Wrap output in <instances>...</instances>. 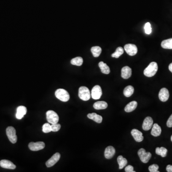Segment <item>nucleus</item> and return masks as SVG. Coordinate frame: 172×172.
<instances>
[{
  "mask_svg": "<svg viewBox=\"0 0 172 172\" xmlns=\"http://www.w3.org/2000/svg\"><path fill=\"white\" fill-rule=\"evenodd\" d=\"M137 105H138V103H137V102L133 101V102H130L127 105H126V107H125V109H124V110L126 112H132V111L135 110L136 108H137Z\"/></svg>",
  "mask_w": 172,
  "mask_h": 172,
  "instance_id": "obj_21",
  "label": "nucleus"
},
{
  "mask_svg": "<svg viewBox=\"0 0 172 172\" xmlns=\"http://www.w3.org/2000/svg\"><path fill=\"white\" fill-rule=\"evenodd\" d=\"M138 154L140 160L143 163H147L152 157V154L150 152H146L143 148L140 149L138 151Z\"/></svg>",
  "mask_w": 172,
  "mask_h": 172,
  "instance_id": "obj_5",
  "label": "nucleus"
},
{
  "mask_svg": "<svg viewBox=\"0 0 172 172\" xmlns=\"http://www.w3.org/2000/svg\"><path fill=\"white\" fill-rule=\"evenodd\" d=\"M124 50L130 56H135L138 52V49L136 46L132 44H126L125 45Z\"/></svg>",
  "mask_w": 172,
  "mask_h": 172,
  "instance_id": "obj_8",
  "label": "nucleus"
},
{
  "mask_svg": "<svg viewBox=\"0 0 172 172\" xmlns=\"http://www.w3.org/2000/svg\"><path fill=\"white\" fill-rule=\"evenodd\" d=\"M144 30L146 34H150L152 33V27L150 22H147L144 26Z\"/></svg>",
  "mask_w": 172,
  "mask_h": 172,
  "instance_id": "obj_31",
  "label": "nucleus"
},
{
  "mask_svg": "<svg viewBox=\"0 0 172 172\" xmlns=\"http://www.w3.org/2000/svg\"><path fill=\"white\" fill-rule=\"evenodd\" d=\"M98 66L101 69L102 73L103 74H109L110 73V69L106 63L101 61L98 63Z\"/></svg>",
  "mask_w": 172,
  "mask_h": 172,
  "instance_id": "obj_22",
  "label": "nucleus"
},
{
  "mask_svg": "<svg viewBox=\"0 0 172 172\" xmlns=\"http://www.w3.org/2000/svg\"><path fill=\"white\" fill-rule=\"evenodd\" d=\"M27 109L24 106H19L17 109L16 118L18 120H21L26 114Z\"/></svg>",
  "mask_w": 172,
  "mask_h": 172,
  "instance_id": "obj_17",
  "label": "nucleus"
},
{
  "mask_svg": "<svg viewBox=\"0 0 172 172\" xmlns=\"http://www.w3.org/2000/svg\"><path fill=\"white\" fill-rule=\"evenodd\" d=\"M6 134L9 140L12 143H15L17 142V137L16 135V130L12 126H9L7 128Z\"/></svg>",
  "mask_w": 172,
  "mask_h": 172,
  "instance_id": "obj_4",
  "label": "nucleus"
},
{
  "mask_svg": "<svg viewBox=\"0 0 172 172\" xmlns=\"http://www.w3.org/2000/svg\"><path fill=\"white\" fill-rule=\"evenodd\" d=\"M93 107L96 110L106 109L108 107V104L104 101H99L94 104Z\"/></svg>",
  "mask_w": 172,
  "mask_h": 172,
  "instance_id": "obj_20",
  "label": "nucleus"
},
{
  "mask_svg": "<svg viewBox=\"0 0 172 172\" xmlns=\"http://www.w3.org/2000/svg\"><path fill=\"white\" fill-rule=\"evenodd\" d=\"M168 68H169V70H170L172 73V63H171V64L169 65Z\"/></svg>",
  "mask_w": 172,
  "mask_h": 172,
  "instance_id": "obj_37",
  "label": "nucleus"
},
{
  "mask_svg": "<svg viewBox=\"0 0 172 172\" xmlns=\"http://www.w3.org/2000/svg\"><path fill=\"white\" fill-rule=\"evenodd\" d=\"M161 46L164 49H172V38L162 41Z\"/></svg>",
  "mask_w": 172,
  "mask_h": 172,
  "instance_id": "obj_25",
  "label": "nucleus"
},
{
  "mask_svg": "<svg viewBox=\"0 0 172 172\" xmlns=\"http://www.w3.org/2000/svg\"><path fill=\"white\" fill-rule=\"evenodd\" d=\"M61 128V125L58 123H54V124H52L51 129L52 131L54 132H56L58 131Z\"/></svg>",
  "mask_w": 172,
  "mask_h": 172,
  "instance_id": "obj_33",
  "label": "nucleus"
},
{
  "mask_svg": "<svg viewBox=\"0 0 172 172\" xmlns=\"http://www.w3.org/2000/svg\"><path fill=\"white\" fill-rule=\"evenodd\" d=\"M132 69L129 66H125L122 69L121 76L124 79H128L132 76Z\"/></svg>",
  "mask_w": 172,
  "mask_h": 172,
  "instance_id": "obj_16",
  "label": "nucleus"
},
{
  "mask_svg": "<svg viewBox=\"0 0 172 172\" xmlns=\"http://www.w3.org/2000/svg\"><path fill=\"white\" fill-rule=\"evenodd\" d=\"M91 51L93 54V57L98 58L101 55L102 49L99 46H93L91 48Z\"/></svg>",
  "mask_w": 172,
  "mask_h": 172,
  "instance_id": "obj_27",
  "label": "nucleus"
},
{
  "mask_svg": "<svg viewBox=\"0 0 172 172\" xmlns=\"http://www.w3.org/2000/svg\"><path fill=\"white\" fill-rule=\"evenodd\" d=\"M115 154V149L112 146H109L105 149L104 156L107 159H110L114 157Z\"/></svg>",
  "mask_w": 172,
  "mask_h": 172,
  "instance_id": "obj_15",
  "label": "nucleus"
},
{
  "mask_svg": "<svg viewBox=\"0 0 172 172\" xmlns=\"http://www.w3.org/2000/svg\"><path fill=\"white\" fill-rule=\"evenodd\" d=\"M159 166L156 164H154L149 167V170L150 172H159L158 171Z\"/></svg>",
  "mask_w": 172,
  "mask_h": 172,
  "instance_id": "obj_32",
  "label": "nucleus"
},
{
  "mask_svg": "<svg viewBox=\"0 0 172 172\" xmlns=\"http://www.w3.org/2000/svg\"><path fill=\"white\" fill-rule=\"evenodd\" d=\"M117 161L119 165V169H122L127 164V160L122 155L118 156Z\"/></svg>",
  "mask_w": 172,
  "mask_h": 172,
  "instance_id": "obj_24",
  "label": "nucleus"
},
{
  "mask_svg": "<svg viewBox=\"0 0 172 172\" xmlns=\"http://www.w3.org/2000/svg\"><path fill=\"white\" fill-rule=\"evenodd\" d=\"M42 130L44 133H48L52 132L51 125L49 123H45L42 127Z\"/></svg>",
  "mask_w": 172,
  "mask_h": 172,
  "instance_id": "obj_30",
  "label": "nucleus"
},
{
  "mask_svg": "<svg viewBox=\"0 0 172 172\" xmlns=\"http://www.w3.org/2000/svg\"><path fill=\"white\" fill-rule=\"evenodd\" d=\"M124 53V50L122 47H118L117 48L116 51L111 55L112 58H119L121 55Z\"/></svg>",
  "mask_w": 172,
  "mask_h": 172,
  "instance_id": "obj_29",
  "label": "nucleus"
},
{
  "mask_svg": "<svg viewBox=\"0 0 172 172\" xmlns=\"http://www.w3.org/2000/svg\"><path fill=\"white\" fill-rule=\"evenodd\" d=\"M167 172H172V166L171 165H168L167 166L166 168Z\"/></svg>",
  "mask_w": 172,
  "mask_h": 172,
  "instance_id": "obj_36",
  "label": "nucleus"
},
{
  "mask_svg": "<svg viewBox=\"0 0 172 172\" xmlns=\"http://www.w3.org/2000/svg\"><path fill=\"white\" fill-rule=\"evenodd\" d=\"M166 125L168 127H172V114L170 116L168 121L167 122Z\"/></svg>",
  "mask_w": 172,
  "mask_h": 172,
  "instance_id": "obj_35",
  "label": "nucleus"
},
{
  "mask_svg": "<svg viewBox=\"0 0 172 172\" xmlns=\"http://www.w3.org/2000/svg\"><path fill=\"white\" fill-rule=\"evenodd\" d=\"M125 171L126 172H135L134 171V167L130 165L127 166L125 167Z\"/></svg>",
  "mask_w": 172,
  "mask_h": 172,
  "instance_id": "obj_34",
  "label": "nucleus"
},
{
  "mask_svg": "<svg viewBox=\"0 0 172 172\" xmlns=\"http://www.w3.org/2000/svg\"><path fill=\"white\" fill-rule=\"evenodd\" d=\"M153 120L151 117H147L143 121L142 129L144 130H149L151 129L153 125Z\"/></svg>",
  "mask_w": 172,
  "mask_h": 172,
  "instance_id": "obj_12",
  "label": "nucleus"
},
{
  "mask_svg": "<svg viewBox=\"0 0 172 172\" xmlns=\"http://www.w3.org/2000/svg\"><path fill=\"white\" fill-rule=\"evenodd\" d=\"M60 154L58 153L54 154L46 163L47 167H51L54 166L55 164L60 159Z\"/></svg>",
  "mask_w": 172,
  "mask_h": 172,
  "instance_id": "obj_10",
  "label": "nucleus"
},
{
  "mask_svg": "<svg viewBox=\"0 0 172 172\" xmlns=\"http://www.w3.org/2000/svg\"><path fill=\"white\" fill-rule=\"evenodd\" d=\"M102 92L101 87L99 85H96L91 90V96L94 99H98L102 97Z\"/></svg>",
  "mask_w": 172,
  "mask_h": 172,
  "instance_id": "obj_9",
  "label": "nucleus"
},
{
  "mask_svg": "<svg viewBox=\"0 0 172 172\" xmlns=\"http://www.w3.org/2000/svg\"><path fill=\"white\" fill-rule=\"evenodd\" d=\"M155 153L158 155H161L162 157H166L167 153V150L166 148L163 147H157L155 150Z\"/></svg>",
  "mask_w": 172,
  "mask_h": 172,
  "instance_id": "obj_26",
  "label": "nucleus"
},
{
  "mask_svg": "<svg viewBox=\"0 0 172 172\" xmlns=\"http://www.w3.org/2000/svg\"><path fill=\"white\" fill-rule=\"evenodd\" d=\"M29 149L32 151H38L42 150L45 148V144L43 142H31L28 145Z\"/></svg>",
  "mask_w": 172,
  "mask_h": 172,
  "instance_id": "obj_7",
  "label": "nucleus"
},
{
  "mask_svg": "<svg viewBox=\"0 0 172 172\" xmlns=\"http://www.w3.org/2000/svg\"><path fill=\"white\" fill-rule=\"evenodd\" d=\"M169 98V92L166 88H162L159 93V98L161 102H166Z\"/></svg>",
  "mask_w": 172,
  "mask_h": 172,
  "instance_id": "obj_11",
  "label": "nucleus"
},
{
  "mask_svg": "<svg viewBox=\"0 0 172 172\" xmlns=\"http://www.w3.org/2000/svg\"><path fill=\"white\" fill-rule=\"evenodd\" d=\"M171 141L172 142V135L171 136Z\"/></svg>",
  "mask_w": 172,
  "mask_h": 172,
  "instance_id": "obj_38",
  "label": "nucleus"
},
{
  "mask_svg": "<svg viewBox=\"0 0 172 172\" xmlns=\"http://www.w3.org/2000/svg\"><path fill=\"white\" fill-rule=\"evenodd\" d=\"M0 166L3 168L9 169H14L16 166L13 164L12 162L7 160H2L0 161Z\"/></svg>",
  "mask_w": 172,
  "mask_h": 172,
  "instance_id": "obj_14",
  "label": "nucleus"
},
{
  "mask_svg": "<svg viewBox=\"0 0 172 172\" xmlns=\"http://www.w3.org/2000/svg\"><path fill=\"white\" fill-rule=\"evenodd\" d=\"M83 63V60L81 57H76L72 59L71 60V64L73 65L80 66L82 65Z\"/></svg>",
  "mask_w": 172,
  "mask_h": 172,
  "instance_id": "obj_28",
  "label": "nucleus"
},
{
  "mask_svg": "<svg viewBox=\"0 0 172 172\" xmlns=\"http://www.w3.org/2000/svg\"><path fill=\"white\" fill-rule=\"evenodd\" d=\"M89 119L93 120L94 122H96L97 123H101L102 122V116L98 115L96 113L88 114L87 115Z\"/></svg>",
  "mask_w": 172,
  "mask_h": 172,
  "instance_id": "obj_19",
  "label": "nucleus"
},
{
  "mask_svg": "<svg viewBox=\"0 0 172 172\" xmlns=\"http://www.w3.org/2000/svg\"><path fill=\"white\" fill-rule=\"evenodd\" d=\"M131 134L133 136L136 142H140L143 141V137L142 136V133L138 130L135 129L132 130L131 131Z\"/></svg>",
  "mask_w": 172,
  "mask_h": 172,
  "instance_id": "obj_13",
  "label": "nucleus"
},
{
  "mask_svg": "<svg viewBox=\"0 0 172 172\" xmlns=\"http://www.w3.org/2000/svg\"><path fill=\"white\" fill-rule=\"evenodd\" d=\"M56 98L63 102H66L69 101L70 98L69 92L64 89H58L55 92Z\"/></svg>",
  "mask_w": 172,
  "mask_h": 172,
  "instance_id": "obj_2",
  "label": "nucleus"
},
{
  "mask_svg": "<svg viewBox=\"0 0 172 172\" xmlns=\"http://www.w3.org/2000/svg\"><path fill=\"white\" fill-rule=\"evenodd\" d=\"M46 119L48 123L54 124L58 122V115L53 110H48L46 112Z\"/></svg>",
  "mask_w": 172,
  "mask_h": 172,
  "instance_id": "obj_6",
  "label": "nucleus"
},
{
  "mask_svg": "<svg viewBox=\"0 0 172 172\" xmlns=\"http://www.w3.org/2000/svg\"><path fill=\"white\" fill-rule=\"evenodd\" d=\"M134 91V89L132 86H128L124 89L123 94L126 97H130L133 95Z\"/></svg>",
  "mask_w": 172,
  "mask_h": 172,
  "instance_id": "obj_23",
  "label": "nucleus"
},
{
  "mask_svg": "<svg viewBox=\"0 0 172 172\" xmlns=\"http://www.w3.org/2000/svg\"><path fill=\"white\" fill-rule=\"evenodd\" d=\"M162 129L160 126L157 123H155L152 126L151 134L154 137H157L161 134Z\"/></svg>",
  "mask_w": 172,
  "mask_h": 172,
  "instance_id": "obj_18",
  "label": "nucleus"
},
{
  "mask_svg": "<svg viewBox=\"0 0 172 172\" xmlns=\"http://www.w3.org/2000/svg\"><path fill=\"white\" fill-rule=\"evenodd\" d=\"M158 70V65L155 62H152L144 70L143 73L147 77H152L154 76Z\"/></svg>",
  "mask_w": 172,
  "mask_h": 172,
  "instance_id": "obj_1",
  "label": "nucleus"
},
{
  "mask_svg": "<svg viewBox=\"0 0 172 172\" xmlns=\"http://www.w3.org/2000/svg\"><path fill=\"white\" fill-rule=\"evenodd\" d=\"M78 97L82 101H87L91 98L90 90L87 87L82 86L78 90Z\"/></svg>",
  "mask_w": 172,
  "mask_h": 172,
  "instance_id": "obj_3",
  "label": "nucleus"
}]
</instances>
